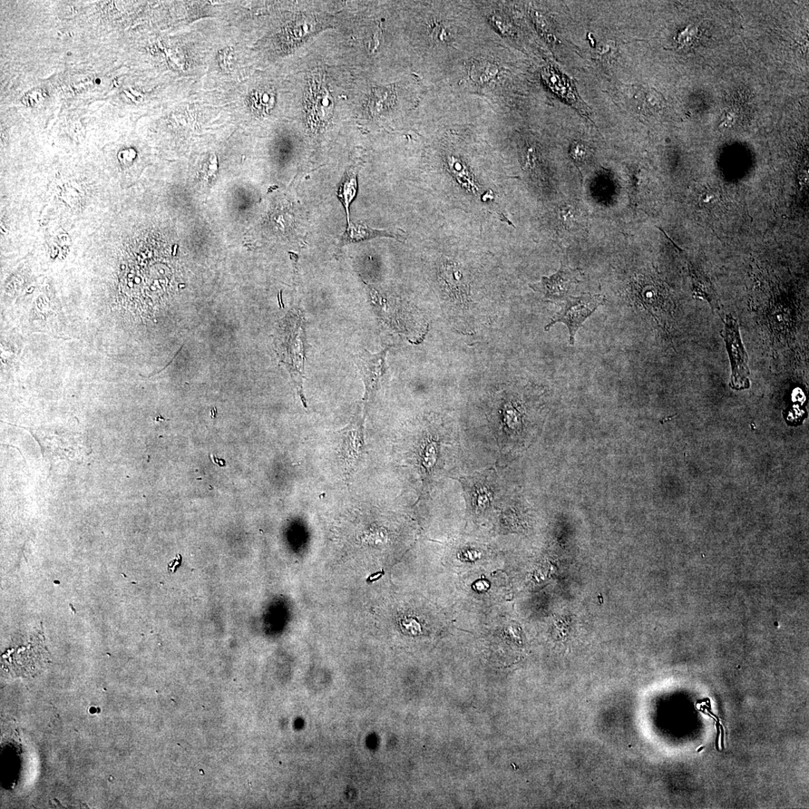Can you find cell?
<instances>
[{
  "instance_id": "cell-14",
  "label": "cell",
  "mask_w": 809,
  "mask_h": 809,
  "mask_svg": "<svg viewBox=\"0 0 809 809\" xmlns=\"http://www.w3.org/2000/svg\"><path fill=\"white\" fill-rule=\"evenodd\" d=\"M707 705L709 706V707H710V708H711V706H710V703H707Z\"/></svg>"
},
{
  "instance_id": "cell-1",
  "label": "cell",
  "mask_w": 809,
  "mask_h": 809,
  "mask_svg": "<svg viewBox=\"0 0 809 809\" xmlns=\"http://www.w3.org/2000/svg\"><path fill=\"white\" fill-rule=\"evenodd\" d=\"M606 303V298L601 295L583 294L570 296L563 301L561 309L552 319L545 330H549L554 325L561 323L569 330L570 344L573 345L577 330L598 307Z\"/></svg>"
},
{
  "instance_id": "cell-5",
  "label": "cell",
  "mask_w": 809,
  "mask_h": 809,
  "mask_svg": "<svg viewBox=\"0 0 809 809\" xmlns=\"http://www.w3.org/2000/svg\"><path fill=\"white\" fill-rule=\"evenodd\" d=\"M364 421V417L358 415L340 431L342 437L341 455L348 473H352L356 469L365 450Z\"/></svg>"
},
{
  "instance_id": "cell-2",
  "label": "cell",
  "mask_w": 809,
  "mask_h": 809,
  "mask_svg": "<svg viewBox=\"0 0 809 809\" xmlns=\"http://www.w3.org/2000/svg\"><path fill=\"white\" fill-rule=\"evenodd\" d=\"M723 337L732 365V384L735 388L743 389L749 386L748 356L740 337L737 321L727 316Z\"/></svg>"
},
{
  "instance_id": "cell-9",
  "label": "cell",
  "mask_w": 809,
  "mask_h": 809,
  "mask_svg": "<svg viewBox=\"0 0 809 809\" xmlns=\"http://www.w3.org/2000/svg\"><path fill=\"white\" fill-rule=\"evenodd\" d=\"M498 72V67L491 63L476 62L471 67L470 74L476 82L486 83L492 80Z\"/></svg>"
},
{
  "instance_id": "cell-6",
  "label": "cell",
  "mask_w": 809,
  "mask_h": 809,
  "mask_svg": "<svg viewBox=\"0 0 809 809\" xmlns=\"http://www.w3.org/2000/svg\"><path fill=\"white\" fill-rule=\"evenodd\" d=\"M308 100V115L312 125H323L333 113V100L324 87L319 84L310 87Z\"/></svg>"
},
{
  "instance_id": "cell-12",
  "label": "cell",
  "mask_w": 809,
  "mask_h": 809,
  "mask_svg": "<svg viewBox=\"0 0 809 809\" xmlns=\"http://www.w3.org/2000/svg\"><path fill=\"white\" fill-rule=\"evenodd\" d=\"M719 728L721 730V735H722V737H721V744H722V747L723 748H724V728H723V726H721V725H719Z\"/></svg>"
},
{
  "instance_id": "cell-7",
  "label": "cell",
  "mask_w": 809,
  "mask_h": 809,
  "mask_svg": "<svg viewBox=\"0 0 809 809\" xmlns=\"http://www.w3.org/2000/svg\"><path fill=\"white\" fill-rule=\"evenodd\" d=\"M399 232L401 231L395 232L393 230H374L369 228L366 224H351L349 223V227L343 236L342 243L358 242L376 237H389L395 239L399 241H403L404 237Z\"/></svg>"
},
{
  "instance_id": "cell-13",
  "label": "cell",
  "mask_w": 809,
  "mask_h": 809,
  "mask_svg": "<svg viewBox=\"0 0 809 809\" xmlns=\"http://www.w3.org/2000/svg\"><path fill=\"white\" fill-rule=\"evenodd\" d=\"M704 748H705V747H704V746H703V747H700V748H698V753H700V751H703V750Z\"/></svg>"
},
{
  "instance_id": "cell-3",
  "label": "cell",
  "mask_w": 809,
  "mask_h": 809,
  "mask_svg": "<svg viewBox=\"0 0 809 809\" xmlns=\"http://www.w3.org/2000/svg\"><path fill=\"white\" fill-rule=\"evenodd\" d=\"M582 271L572 269L562 263L557 273L550 278H542L538 284L530 287L539 291L543 296L552 301H564L571 296V291L579 285Z\"/></svg>"
},
{
  "instance_id": "cell-8",
  "label": "cell",
  "mask_w": 809,
  "mask_h": 809,
  "mask_svg": "<svg viewBox=\"0 0 809 809\" xmlns=\"http://www.w3.org/2000/svg\"><path fill=\"white\" fill-rule=\"evenodd\" d=\"M357 189L358 184L356 173L353 170L347 172L342 182L340 184L338 191V197L346 209L348 219L349 208L351 202L353 201L356 196Z\"/></svg>"
},
{
  "instance_id": "cell-4",
  "label": "cell",
  "mask_w": 809,
  "mask_h": 809,
  "mask_svg": "<svg viewBox=\"0 0 809 809\" xmlns=\"http://www.w3.org/2000/svg\"><path fill=\"white\" fill-rule=\"evenodd\" d=\"M378 354H371L367 350L355 357V362L362 373L365 385V401H371L385 374V355L387 350Z\"/></svg>"
},
{
  "instance_id": "cell-11",
  "label": "cell",
  "mask_w": 809,
  "mask_h": 809,
  "mask_svg": "<svg viewBox=\"0 0 809 809\" xmlns=\"http://www.w3.org/2000/svg\"><path fill=\"white\" fill-rule=\"evenodd\" d=\"M431 33L435 40L440 42H445L447 40V33L446 29L440 24H435L431 25Z\"/></svg>"
},
{
  "instance_id": "cell-10",
  "label": "cell",
  "mask_w": 809,
  "mask_h": 809,
  "mask_svg": "<svg viewBox=\"0 0 809 809\" xmlns=\"http://www.w3.org/2000/svg\"><path fill=\"white\" fill-rule=\"evenodd\" d=\"M438 456V444L435 442L428 443L425 449L424 464L426 469L431 470L435 465Z\"/></svg>"
}]
</instances>
